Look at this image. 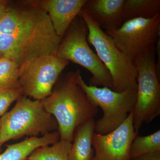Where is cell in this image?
<instances>
[{
	"instance_id": "cell-1",
	"label": "cell",
	"mask_w": 160,
	"mask_h": 160,
	"mask_svg": "<svg viewBox=\"0 0 160 160\" xmlns=\"http://www.w3.org/2000/svg\"><path fill=\"white\" fill-rule=\"evenodd\" d=\"M62 39L36 1L9 4L0 20V52L19 69L37 58L55 55Z\"/></svg>"
},
{
	"instance_id": "cell-2",
	"label": "cell",
	"mask_w": 160,
	"mask_h": 160,
	"mask_svg": "<svg viewBox=\"0 0 160 160\" xmlns=\"http://www.w3.org/2000/svg\"><path fill=\"white\" fill-rule=\"evenodd\" d=\"M41 102L56 120L60 140L71 142L78 126L98 113V106L76 82L74 72L61 75L51 95Z\"/></svg>"
},
{
	"instance_id": "cell-3",
	"label": "cell",
	"mask_w": 160,
	"mask_h": 160,
	"mask_svg": "<svg viewBox=\"0 0 160 160\" xmlns=\"http://www.w3.org/2000/svg\"><path fill=\"white\" fill-rule=\"evenodd\" d=\"M16 101L13 108L0 119L2 145L25 136L38 137L58 131L56 120L45 110L41 101L32 100L22 95Z\"/></svg>"
},
{
	"instance_id": "cell-4",
	"label": "cell",
	"mask_w": 160,
	"mask_h": 160,
	"mask_svg": "<svg viewBox=\"0 0 160 160\" xmlns=\"http://www.w3.org/2000/svg\"><path fill=\"white\" fill-rule=\"evenodd\" d=\"M78 16L88 27V42L93 46L96 54L110 73L113 90L121 92L128 88H137V71L133 62L86 12L82 10Z\"/></svg>"
},
{
	"instance_id": "cell-5",
	"label": "cell",
	"mask_w": 160,
	"mask_h": 160,
	"mask_svg": "<svg viewBox=\"0 0 160 160\" xmlns=\"http://www.w3.org/2000/svg\"><path fill=\"white\" fill-rule=\"evenodd\" d=\"M88 34L86 22L78 16L62 38L55 55L60 59L72 62L88 70L92 74L89 86H102L113 90L110 73L90 48L87 41Z\"/></svg>"
},
{
	"instance_id": "cell-6",
	"label": "cell",
	"mask_w": 160,
	"mask_h": 160,
	"mask_svg": "<svg viewBox=\"0 0 160 160\" xmlns=\"http://www.w3.org/2000/svg\"><path fill=\"white\" fill-rule=\"evenodd\" d=\"M155 45H149L133 60L137 71V94L132 121L138 132L144 123L160 114V84L156 68Z\"/></svg>"
},
{
	"instance_id": "cell-7",
	"label": "cell",
	"mask_w": 160,
	"mask_h": 160,
	"mask_svg": "<svg viewBox=\"0 0 160 160\" xmlns=\"http://www.w3.org/2000/svg\"><path fill=\"white\" fill-rule=\"evenodd\" d=\"M74 72L78 85L92 102L102 110L103 116L95 122V132L107 134L121 126L133 111L137 88H129L118 92L108 87L89 86L83 80L81 70Z\"/></svg>"
},
{
	"instance_id": "cell-8",
	"label": "cell",
	"mask_w": 160,
	"mask_h": 160,
	"mask_svg": "<svg viewBox=\"0 0 160 160\" xmlns=\"http://www.w3.org/2000/svg\"><path fill=\"white\" fill-rule=\"evenodd\" d=\"M69 64L55 55L40 57L19 69V84L23 95L41 100L51 95L62 72Z\"/></svg>"
},
{
	"instance_id": "cell-9",
	"label": "cell",
	"mask_w": 160,
	"mask_h": 160,
	"mask_svg": "<svg viewBox=\"0 0 160 160\" xmlns=\"http://www.w3.org/2000/svg\"><path fill=\"white\" fill-rule=\"evenodd\" d=\"M105 32L112 38L119 49L132 62L146 47L155 45L160 38V12L152 18L128 20L118 29Z\"/></svg>"
},
{
	"instance_id": "cell-10",
	"label": "cell",
	"mask_w": 160,
	"mask_h": 160,
	"mask_svg": "<svg viewBox=\"0 0 160 160\" xmlns=\"http://www.w3.org/2000/svg\"><path fill=\"white\" fill-rule=\"evenodd\" d=\"M138 133L133 126L132 111L126 121L113 131L106 134L95 132L92 160H130L131 143Z\"/></svg>"
},
{
	"instance_id": "cell-11",
	"label": "cell",
	"mask_w": 160,
	"mask_h": 160,
	"mask_svg": "<svg viewBox=\"0 0 160 160\" xmlns=\"http://www.w3.org/2000/svg\"><path fill=\"white\" fill-rule=\"evenodd\" d=\"M49 15L56 34L61 39L80 12L87 0H42L36 1Z\"/></svg>"
},
{
	"instance_id": "cell-12",
	"label": "cell",
	"mask_w": 160,
	"mask_h": 160,
	"mask_svg": "<svg viewBox=\"0 0 160 160\" xmlns=\"http://www.w3.org/2000/svg\"><path fill=\"white\" fill-rule=\"evenodd\" d=\"M125 2V0H87L82 10L102 29L115 30L123 23Z\"/></svg>"
},
{
	"instance_id": "cell-13",
	"label": "cell",
	"mask_w": 160,
	"mask_h": 160,
	"mask_svg": "<svg viewBox=\"0 0 160 160\" xmlns=\"http://www.w3.org/2000/svg\"><path fill=\"white\" fill-rule=\"evenodd\" d=\"M60 139L58 131H54L42 137L27 138L20 142L7 145L6 150L0 153V160H26L39 147L49 146Z\"/></svg>"
},
{
	"instance_id": "cell-14",
	"label": "cell",
	"mask_w": 160,
	"mask_h": 160,
	"mask_svg": "<svg viewBox=\"0 0 160 160\" xmlns=\"http://www.w3.org/2000/svg\"><path fill=\"white\" fill-rule=\"evenodd\" d=\"M95 124L94 119H91L75 129L68 155L69 160H92L94 155L92 139Z\"/></svg>"
},
{
	"instance_id": "cell-15",
	"label": "cell",
	"mask_w": 160,
	"mask_h": 160,
	"mask_svg": "<svg viewBox=\"0 0 160 160\" xmlns=\"http://www.w3.org/2000/svg\"><path fill=\"white\" fill-rule=\"evenodd\" d=\"M160 12V0H125L123 22L132 19H149Z\"/></svg>"
},
{
	"instance_id": "cell-16",
	"label": "cell",
	"mask_w": 160,
	"mask_h": 160,
	"mask_svg": "<svg viewBox=\"0 0 160 160\" xmlns=\"http://www.w3.org/2000/svg\"><path fill=\"white\" fill-rule=\"evenodd\" d=\"M71 142L59 141L51 145L39 147L27 158L29 160H69Z\"/></svg>"
},
{
	"instance_id": "cell-17",
	"label": "cell",
	"mask_w": 160,
	"mask_h": 160,
	"mask_svg": "<svg viewBox=\"0 0 160 160\" xmlns=\"http://www.w3.org/2000/svg\"><path fill=\"white\" fill-rule=\"evenodd\" d=\"M19 68L11 60L0 59V90L21 89L19 84Z\"/></svg>"
},
{
	"instance_id": "cell-18",
	"label": "cell",
	"mask_w": 160,
	"mask_h": 160,
	"mask_svg": "<svg viewBox=\"0 0 160 160\" xmlns=\"http://www.w3.org/2000/svg\"><path fill=\"white\" fill-rule=\"evenodd\" d=\"M160 152V130L145 136L138 134L131 143L130 158L142 155Z\"/></svg>"
},
{
	"instance_id": "cell-19",
	"label": "cell",
	"mask_w": 160,
	"mask_h": 160,
	"mask_svg": "<svg viewBox=\"0 0 160 160\" xmlns=\"http://www.w3.org/2000/svg\"><path fill=\"white\" fill-rule=\"evenodd\" d=\"M22 95V89L0 90V117L5 114L10 105Z\"/></svg>"
},
{
	"instance_id": "cell-20",
	"label": "cell",
	"mask_w": 160,
	"mask_h": 160,
	"mask_svg": "<svg viewBox=\"0 0 160 160\" xmlns=\"http://www.w3.org/2000/svg\"><path fill=\"white\" fill-rule=\"evenodd\" d=\"M130 160H160V152L142 155L132 158Z\"/></svg>"
},
{
	"instance_id": "cell-21",
	"label": "cell",
	"mask_w": 160,
	"mask_h": 160,
	"mask_svg": "<svg viewBox=\"0 0 160 160\" xmlns=\"http://www.w3.org/2000/svg\"><path fill=\"white\" fill-rule=\"evenodd\" d=\"M156 54L158 55L157 62H156V68L158 77L160 78V38L155 44Z\"/></svg>"
},
{
	"instance_id": "cell-22",
	"label": "cell",
	"mask_w": 160,
	"mask_h": 160,
	"mask_svg": "<svg viewBox=\"0 0 160 160\" xmlns=\"http://www.w3.org/2000/svg\"><path fill=\"white\" fill-rule=\"evenodd\" d=\"M9 5V2L5 0H0V20L6 13Z\"/></svg>"
},
{
	"instance_id": "cell-23",
	"label": "cell",
	"mask_w": 160,
	"mask_h": 160,
	"mask_svg": "<svg viewBox=\"0 0 160 160\" xmlns=\"http://www.w3.org/2000/svg\"><path fill=\"white\" fill-rule=\"evenodd\" d=\"M0 130H1V122H0ZM2 143L1 142V141H0V153H1V152H2Z\"/></svg>"
},
{
	"instance_id": "cell-24",
	"label": "cell",
	"mask_w": 160,
	"mask_h": 160,
	"mask_svg": "<svg viewBox=\"0 0 160 160\" xmlns=\"http://www.w3.org/2000/svg\"><path fill=\"white\" fill-rule=\"evenodd\" d=\"M3 57V56H2V53H1V52H0V59L2 58Z\"/></svg>"
},
{
	"instance_id": "cell-25",
	"label": "cell",
	"mask_w": 160,
	"mask_h": 160,
	"mask_svg": "<svg viewBox=\"0 0 160 160\" xmlns=\"http://www.w3.org/2000/svg\"><path fill=\"white\" fill-rule=\"evenodd\" d=\"M26 160H27V159H26Z\"/></svg>"
}]
</instances>
